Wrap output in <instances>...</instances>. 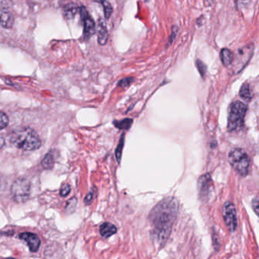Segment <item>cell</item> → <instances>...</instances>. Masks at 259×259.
Masks as SVG:
<instances>
[{"label": "cell", "instance_id": "1", "mask_svg": "<svg viewBox=\"0 0 259 259\" xmlns=\"http://www.w3.org/2000/svg\"><path fill=\"white\" fill-rule=\"evenodd\" d=\"M178 211V201L175 198L169 197L158 203L149 214L153 240L160 247H163L170 237Z\"/></svg>", "mask_w": 259, "mask_h": 259}, {"label": "cell", "instance_id": "2", "mask_svg": "<svg viewBox=\"0 0 259 259\" xmlns=\"http://www.w3.org/2000/svg\"><path fill=\"white\" fill-rule=\"evenodd\" d=\"M10 141L16 148L23 151H35L41 146V140L38 133L34 129L28 127L13 131Z\"/></svg>", "mask_w": 259, "mask_h": 259}, {"label": "cell", "instance_id": "3", "mask_svg": "<svg viewBox=\"0 0 259 259\" xmlns=\"http://www.w3.org/2000/svg\"><path fill=\"white\" fill-rule=\"evenodd\" d=\"M247 110L246 104L239 100L230 104L227 125L230 132H238L242 129Z\"/></svg>", "mask_w": 259, "mask_h": 259}, {"label": "cell", "instance_id": "4", "mask_svg": "<svg viewBox=\"0 0 259 259\" xmlns=\"http://www.w3.org/2000/svg\"><path fill=\"white\" fill-rule=\"evenodd\" d=\"M229 162L237 174L246 177L249 174L251 160L247 153L241 148H234L229 153Z\"/></svg>", "mask_w": 259, "mask_h": 259}, {"label": "cell", "instance_id": "5", "mask_svg": "<svg viewBox=\"0 0 259 259\" xmlns=\"http://www.w3.org/2000/svg\"><path fill=\"white\" fill-rule=\"evenodd\" d=\"M31 182L25 178H19L12 183L11 188L12 196L17 203L28 201L31 195Z\"/></svg>", "mask_w": 259, "mask_h": 259}, {"label": "cell", "instance_id": "6", "mask_svg": "<svg viewBox=\"0 0 259 259\" xmlns=\"http://www.w3.org/2000/svg\"><path fill=\"white\" fill-rule=\"evenodd\" d=\"M253 51H254V45L252 44L244 46L242 49L239 50L238 54L234 57V60L231 63V65H233V71L234 73L237 74L245 68L252 57Z\"/></svg>", "mask_w": 259, "mask_h": 259}, {"label": "cell", "instance_id": "7", "mask_svg": "<svg viewBox=\"0 0 259 259\" xmlns=\"http://www.w3.org/2000/svg\"><path fill=\"white\" fill-rule=\"evenodd\" d=\"M222 211H223V220L229 231H235L238 223H237V210L234 203L229 201H226L223 204Z\"/></svg>", "mask_w": 259, "mask_h": 259}, {"label": "cell", "instance_id": "8", "mask_svg": "<svg viewBox=\"0 0 259 259\" xmlns=\"http://www.w3.org/2000/svg\"><path fill=\"white\" fill-rule=\"evenodd\" d=\"M211 186H212V179L211 174H204L198 180L199 197L203 202H205L209 199Z\"/></svg>", "mask_w": 259, "mask_h": 259}, {"label": "cell", "instance_id": "9", "mask_svg": "<svg viewBox=\"0 0 259 259\" xmlns=\"http://www.w3.org/2000/svg\"><path fill=\"white\" fill-rule=\"evenodd\" d=\"M84 25V37L85 40H88L95 34V22L92 18L88 14V11L84 6H81L79 9Z\"/></svg>", "mask_w": 259, "mask_h": 259}, {"label": "cell", "instance_id": "10", "mask_svg": "<svg viewBox=\"0 0 259 259\" xmlns=\"http://www.w3.org/2000/svg\"><path fill=\"white\" fill-rule=\"evenodd\" d=\"M19 238L28 244L29 250L31 252H37L39 250L40 240L36 234L28 233H28H22L19 235Z\"/></svg>", "mask_w": 259, "mask_h": 259}, {"label": "cell", "instance_id": "11", "mask_svg": "<svg viewBox=\"0 0 259 259\" xmlns=\"http://www.w3.org/2000/svg\"><path fill=\"white\" fill-rule=\"evenodd\" d=\"M14 22V16H12L10 12L4 10V9L0 10V26L1 27L9 29V28H12Z\"/></svg>", "mask_w": 259, "mask_h": 259}, {"label": "cell", "instance_id": "12", "mask_svg": "<svg viewBox=\"0 0 259 259\" xmlns=\"http://www.w3.org/2000/svg\"><path fill=\"white\" fill-rule=\"evenodd\" d=\"M98 41L101 46H104L108 41V31L104 21L99 20L98 27Z\"/></svg>", "mask_w": 259, "mask_h": 259}, {"label": "cell", "instance_id": "13", "mask_svg": "<svg viewBox=\"0 0 259 259\" xmlns=\"http://www.w3.org/2000/svg\"><path fill=\"white\" fill-rule=\"evenodd\" d=\"M117 233V227L115 225L105 222L100 227V234L103 238H109Z\"/></svg>", "mask_w": 259, "mask_h": 259}, {"label": "cell", "instance_id": "14", "mask_svg": "<svg viewBox=\"0 0 259 259\" xmlns=\"http://www.w3.org/2000/svg\"><path fill=\"white\" fill-rule=\"evenodd\" d=\"M79 9L80 7H79V5H76V3L71 2V3L67 4L63 9L64 18L66 20L74 19L78 12H79Z\"/></svg>", "mask_w": 259, "mask_h": 259}, {"label": "cell", "instance_id": "15", "mask_svg": "<svg viewBox=\"0 0 259 259\" xmlns=\"http://www.w3.org/2000/svg\"><path fill=\"white\" fill-rule=\"evenodd\" d=\"M234 54L233 52L229 49H222L220 52V60L224 66H229L231 65L232 62L234 60Z\"/></svg>", "mask_w": 259, "mask_h": 259}, {"label": "cell", "instance_id": "16", "mask_svg": "<svg viewBox=\"0 0 259 259\" xmlns=\"http://www.w3.org/2000/svg\"><path fill=\"white\" fill-rule=\"evenodd\" d=\"M54 157L51 152H49L45 155L44 158L41 162L42 167L45 170H50L54 167Z\"/></svg>", "mask_w": 259, "mask_h": 259}, {"label": "cell", "instance_id": "17", "mask_svg": "<svg viewBox=\"0 0 259 259\" xmlns=\"http://www.w3.org/2000/svg\"><path fill=\"white\" fill-rule=\"evenodd\" d=\"M132 123H133V120L129 118L123 119L121 121L115 120L114 122L115 127L120 129V130H128V129H130Z\"/></svg>", "mask_w": 259, "mask_h": 259}, {"label": "cell", "instance_id": "18", "mask_svg": "<svg viewBox=\"0 0 259 259\" xmlns=\"http://www.w3.org/2000/svg\"><path fill=\"white\" fill-rule=\"evenodd\" d=\"M239 96L245 100L246 101H249L252 99V93H251L250 87L247 83L242 84L239 90Z\"/></svg>", "mask_w": 259, "mask_h": 259}, {"label": "cell", "instance_id": "19", "mask_svg": "<svg viewBox=\"0 0 259 259\" xmlns=\"http://www.w3.org/2000/svg\"><path fill=\"white\" fill-rule=\"evenodd\" d=\"M96 2H99L100 3L102 4V5H103L104 16L106 19H110L112 15V12H113V8H112L111 4L108 1H107V0H96Z\"/></svg>", "mask_w": 259, "mask_h": 259}, {"label": "cell", "instance_id": "20", "mask_svg": "<svg viewBox=\"0 0 259 259\" xmlns=\"http://www.w3.org/2000/svg\"><path fill=\"white\" fill-rule=\"evenodd\" d=\"M124 141H125V138H124V134L121 136L120 140L119 141L118 146H117V149H116V158H117L118 163H120L121 158H122V149L124 147Z\"/></svg>", "mask_w": 259, "mask_h": 259}, {"label": "cell", "instance_id": "21", "mask_svg": "<svg viewBox=\"0 0 259 259\" xmlns=\"http://www.w3.org/2000/svg\"><path fill=\"white\" fill-rule=\"evenodd\" d=\"M9 125V117L3 112H0V130L7 127Z\"/></svg>", "mask_w": 259, "mask_h": 259}, {"label": "cell", "instance_id": "22", "mask_svg": "<svg viewBox=\"0 0 259 259\" xmlns=\"http://www.w3.org/2000/svg\"><path fill=\"white\" fill-rule=\"evenodd\" d=\"M134 78H125V79H122L121 81H119L118 85L122 88H128L134 81Z\"/></svg>", "mask_w": 259, "mask_h": 259}, {"label": "cell", "instance_id": "23", "mask_svg": "<svg viewBox=\"0 0 259 259\" xmlns=\"http://www.w3.org/2000/svg\"><path fill=\"white\" fill-rule=\"evenodd\" d=\"M196 65H197L198 70L200 72L201 76L202 77H204L206 74V71H207V67H206L205 64L202 61L200 60H198L196 61Z\"/></svg>", "mask_w": 259, "mask_h": 259}, {"label": "cell", "instance_id": "24", "mask_svg": "<svg viewBox=\"0 0 259 259\" xmlns=\"http://www.w3.org/2000/svg\"><path fill=\"white\" fill-rule=\"evenodd\" d=\"M70 185L68 183L62 184L60 189V196H62V197H66V196L70 193Z\"/></svg>", "mask_w": 259, "mask_h": 259}, {"label": "cell", "instance_id": "25", "mask_svg": "<svg viewBox=\"0 0 259 259\" xmlns=\"http://www.w3.org/2000/svg\"><path fill=\"white\" fill-rule=\"evenodd\" d=\"M252 208H253V210H254L255 213L256 214V215L257 216H259V197L258 196H256V198H255L253 200H252Z\"/></svg>", "mask_w": 259, "mask_h": 259}, {"label": "cell", "instance_id": "26", "mask_svg": "<svg viewBox=\"0 0 259 259\" xmlns=\"http://www.w3.org/2000/svg\"><path fill=\"white\" fill-rule=\"evenodd\" d=\"M94 192H91L88 193L87 196L84 198V203L86 204H90L91 203V201H93V199H94Z\"/></svg>", "mask_w": 259, "mask_h": 259}, {"label": "cell", "instance_id": "27", "mask_svg": "<svg viewBox=\"0 0 259 259\" xmlns=\"http://www.w3.org/2000/svg\"><path fill=\"white\" fill-rule=\"evenodd\" d=\"M4 145H5V139L2 136H0V150L2 149Z\"/></svg>", "mask_w": 259, "mask_h": 259}]
</instances>
